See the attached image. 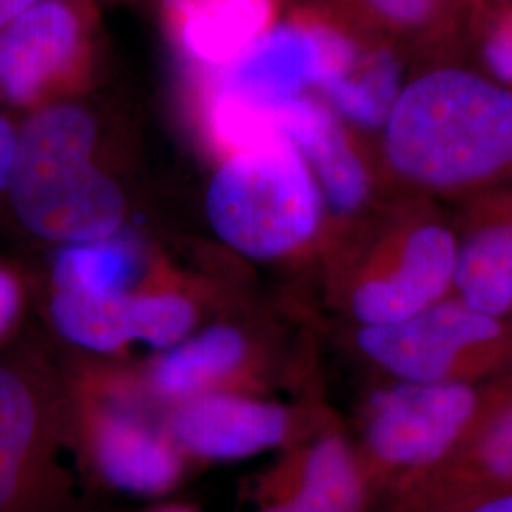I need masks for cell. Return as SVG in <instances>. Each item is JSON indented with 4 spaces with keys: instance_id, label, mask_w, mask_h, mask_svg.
I'll list each match as a JSON object with an SVG mask.
<instances>
[{
    "instance_id": "obj_2",
    "label": "cell",
    "mask_w": 512,
    "mask_h": 512,
    "mask_svg": "<svg viewBox=\"0 0 512 512\" xmlns=\"http://www.w3.org/2000/svg\"><path fill=\"white\" fill-rule=\"evenodd\" d=\"M97 143L99 120L78 99L27 112L6 196L29 234L61 245L118 234L128 203L93 162Z\"/></svg>"
},
{
    "instance_id": "obj_4",
    "label": "cell",
    "mask_w": 512,
    "mask_h": 512,
    "mask_svg": "<svg viewBox=\"0 0 512 512\" xmlns=\"http://www.w3.org/2000/svg\"><path fill=\"white\" fill-rule=\"evenodd\" d=\"M205 211L226 245L256 260H274L317 238L327 209L306 160L275 135L222 158Z\"/></svg>"
},
{
    "instance_id": "obj_8",
    "label": "cell",
    "mask_w": 512,
    "mask_h": 512,
    "mask_svg": "<svg viewBox=\"0 0 512 512\" xmlns=\"http://www.w3.org/2000/svg\"><path fill=\"white\" fill-rule=\"evenodd\" d=\"M361 52L348 31L304 14L277 21L232 65L194 78L243 103L274 110L348 73Z\"/></svg>"
},
{
    "instance_id": "obj_18",
    "label": "cell",
    "mask_w": 512,
    "mask_h": 512,
    "mask_svg": "<svg viewBox=\"0 0 512 512\" xmlns=\"http://www.w3.org/2000/svg\"><path fill=\"white\" fill-rule=\"evenodd\" d=\"M245 338L232 327H211L179 342L158 359L152 382L165 397H194L202 387L228 374L245 357Z\"/></svg>"
},
{
    "instance_id": "obj_5",
    "label": "cell",
    "mask_w": 512,
    "mask_h": 512,
    "mask_svg": "<svg viewBox=\"0 0 512 512\" xmlns=\"http://www.w3.org/2000/svg\"><path fill=\"white\" fill-rule=\"evenodd\" d=\"M355 346L385 380L475 384L512 376V323L450 294L403 321L357 327Z\"/></svg>"
},
{
    "instance_id": "obj_14",
    "label": "cell",
    "mask_w": 512,
    "mask_h": 512,
    "mask_svg": "<svg viewBox=\"0 0 512 512\" xmlns=\"http://www.w3.org/2000/svg\"><path fill=\"white\" fill-rule=\"evenodd\" d=\"M456 236L450 296L512 323V196L476 200Z\"/></svg>"
},
{
    "instance_id": "obj_21",
    "label": "cell",
    "mask_w": 512,
    "mask_h": 512,
    "mask_svg": "<svg viewBox=\"0 0 512 512\" xmlns=\"http://www.w3.org/2000/svg\"><path fill=\"white\" fill-rule=\"evenodd\" d=\"M129 311L133 338L154 348L177 346L194 323L192 304L177 294L131 296Z\"/></svg>"
},
{
    "instance_id": "obj_28",
    "label": "cell",
    "mask_w": 512,
    "mask_h": 512,
    "mask_svg": "<svg viewBox=\"0 0 512 512\" xmlns=\"http://www.w3.org/2000/svg\"><path fill=\"white\" fill-rule=\"evenodd\" d=\"M154 512H196L192 511V509H188V507H179V505H171V507H162V509H158V511Z\"/></svg>"
},
{
    "instance_id": "obj_11",
    "label": "cell",
    "mask_w": 512,
    "mask_h": 512,
    "mask_svg": "<svg viewBox=\"0 0 512 512\" xmlns=\"http://www.w3.org/2000/svg\"><path fill=\"white\" fill-rule=\"evenodd\" d=\"M274 126L300 156L321 190L325 209L336 217H355L372 198V175L348 135L346 124L313 95L272 110Z\"/></svg>"
},
{
    "instance_id": "obj_13",
    "label": "cell",
    "mask_w": 512,
    "mask_h": 512,
    "mask_svg": "<svg viewBox=\"0 0 512 512\" xmlns=\"http://www.w3.org/2000/svg\"><path fill=\"white\" fill-rule=\"evenodd\" d=\"M293 433L287 406L234 395H194L173 418L186 452L205 459H241L283 446Z\"/></svg>"
},
{
    "instance_id": "obj_1",
    "label": "cell",
    "mask_w": 512,
    "mask_h": 512,
    "mask_svg": "<svg viewBox=\"0 0 512 512\" xmlns=\"http://www.w3.org/2000/svg\"><path fill=\"white\" fill-rule=\"evenodd\" d=\"M385 165L420 194H469L512 177V90L461 69L403 86L382 128Z\"/></svg>"
},
{
    "instance_id": "obj_22",
    "label": "cell",
    "mask_w": 512,
    "mask_h": 512,
    "mask_svg": "<svg viewBox=\"0 0 512 512\" xmlns=\"http://www.w3.org/2000/svg\"><path fill=\"white\" fill-rule=\"evenodd\" d=\"M484 61L497 80L512 84V16L501 21L484 44Z\"/></svg>"
},
{
    "instance_id": "obj_20",
    "label": "cell",
    "mask_w": 512,
    "mask_h": 512,
    "mask_svg": "<svg viewBox=\"0 0 512 512\" xmlns=\"http://www.w3.org/2000/svg\"><path fill=\"white\" fill-rule=\"evenodd\" d=\"M137 255L126 239L110 236L63 245L52 264L54 291L128 294L137 274Z\"/></svg>"
},
{
    "instance_id": "obj_24",
    "label": "cell",
    "mask_w": 512,
    "mask_h": 512,
    "mask_svg": "<svg viewBox=\"0 0 512 512\" xmlns=\"http://www.w3.org/2000/svg\"><path fill=\"white\" fill-rule=\"evenodd\" d=\"M366 6L395 25H420L433 12V0H363Z\"/></svg>"
},
{
    "instance_id": "obj_6",
    "label": "cell",
    "mask_w": 512,
    "mask_h": 512,
    "mask_svg": "<svg viewBox=\"0 0 512 512\" xmlns=\"http://www.w3.org/2000/svg\"><path fill=\"white\" fill-rule=\"evenodd\" d=\"M456 226L421 207H406L374 239L344 283L357 327L403 321L450 294Z\"/></svg>"
},
{
    "instance_id": "obj_12",
    "label": "cell",
    "mask_w": 512,
    "mask_h": 512,
    "mask_svg": "<svg viewBox=\"0 0 512 512\" xmlns=\"http://www.w3.org/2000/svg\"><path fill=\"white\" fill-rule=\"evenodd\" d=\"M165 37L192 74L217 73L277 23V0H156Z\"/></svg>"
},
{
    "instance_id": "obj_9",
    "label": "cell",
    "mask_w": 512,
    "mask_h": 512,
    "mask_svg": "<svg viewBox=\"0 0 512 512\" xmlns=\"http://www.w3.org/2000/svg\"><path fill=\"white\" fill-rule=\"evenodd\" d=\"M50 410L29 366L0 361V512H67Z\"/></svg>"
},
{
    "instance_id": "obj_7",
    "label": "cell",
    "mask_w": 512,
    "mask_h": 512,
    "mask_svg": "<svg viewBox=\"0 0 512 512\" xmlns=\"http://www.w3.org/2000/svg\"><path fill=\"white\" fill-rule=\"evenodd\" d=\"M92 0H46L0 29V95L18 109L76 99L97 63Z\"/></svg>"
},
{
    "instance_id": "obj_23",
    "label": "cell",
    "mask_w": 512,
    "mask_h": 512,
    "mask_svg": "<svg viewBox=\"0 0 512 512\" xmlns=\"http://www.w3.org/2000/svg\"><path fill=\"white\" fill-rule=\"evenodd\" d=\"M25 306V289L19 275L0 264V342L18 325Z\"/></svg>"
},
{
    "instance_id": "obj_26",
    "label": "cell",
    "mask_w": 512,
    "mask_h": 512,
    "mask_svg": "<svg viewBox=\"0 0 512 512\" xmlns=\"http://www.w3.org/2000/svg\"><path fill=\"white\" fill-rule=\"evenodd\" d=\"M461 512H512V488L505 492H499V494L490 495Z\"/></svg>"
},
{
    "instance_id": "obj_25",
    "label": "cell",
    "mask_w": 512,
    "mask_h": 512,
    "mask_svg": "<svg viewBox=\"0 0 512 512\" xmlns=\"http://www.w3.org/2000/svg\"><path fill=\"white\" fill-rule=\"evenodd\" d=\"M19 126L0 114V194L8 192L18 162Z\"/></svg>"
},
{
    "instance_id": "obj_17",
    "label": "cell",
    "mask_w": 512,
    "mask_h": 512,
    "mask_svg": "<svg viewBox=\"0 0 512 512\" xmlns=\"http://www.w3.org/2000/svg\"><path fill=\"white\" fill-rule=\"evenodd\" d=\"M401 65L387 50H363L348 73L323 84L317 93L346 126L382 129L401 84Z\"/></svg>"
},
{
    "instance_id": "obj_19",
    "label": "cell",
    "mask_w": 512,
    "mask_h": 512,
    "mask_svg": "<svg viewBox=\"0 0 512 512\" xmlns=\"http://www.w3.org/2000/svg\"><path fill=\"white\" fill-rule=\"evenodd\" d=\"M129 306V294L54 291L48 310L52 325L65 340L107 353L133 340Z\"/></svg>"
},
{
    "instance_id": "obj_10",
    "label": "cell",
    "mask_w": 512,
    "mask_h": 512,
    "mask_svg": "<svg viewBox=\"0 0 512 512\" xmlns=\"http://www.w3.org/2000/svg\"><path fill=\"white\" fill-rule=\"evenodd\" d=\"M511 488L512 389L456 454L385 495V512H461Z\"/></svg>"
},
{
    "instance_id": "obj_15",
    "label": "cell",
    "mask_w": 512,
    "mask_h": 512,
    "mask_svg": "<svg viewBox=\"0 0 512 512\" xmlns=\"http://www.w3.org/2000/svg\"><path fill=\"white\" fill-rule=\"evenodd\" d=\"M256 512H366L376 492L355 446L325 431L294 458Z\"/></svg>"
},
{
    "instance_id": "obj_27",
    "label": "cell",
    "mask_w": 512,
    "mask_h": 512,
    "mask_svg": "<svg viewBox=\"0 0 512 512\" xmlns=\"http://www.w3.org/2000/svg\"><path fill=\"white\" fill-rule=\"evenodd\" d=\"M46 0H0V29Z\"/></svg>"
},
{
    "instance_id": "obj_16",
    "label": "cell",
    "mask_w": 512,
    "mask_h": 512,
    "mask_svg": "<svg viewBox=\"0 0 512 512\" xmlns=\"http://www.w3.org/2000/svg\"><path fill=\"white\" fill-rule=\"evenodd\" d=\"M93 463L110 488L128 494H162L183 475L177 446L124 414L105 416L95 429Z\"/></svg>"
},
{
    "instance_id": "obj_3",
    "label": "cell",
    "mask_w": 512,
    "mask_h": 512,
    "mask_svg": "<svg viewBox=\"0 0 512 512\" xmlns=\"http://www.w3.org/2000/svg\"><path fill=\"white\" fill-rule=\"evenodd\" d=\"M512 376L475 384L385 380L363 408L355 448L376 495H387L456 454L511 393Z\"/></svg>"
}]
</instances>
